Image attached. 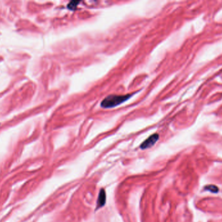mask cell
I'll return each instance as SVG.
<instances>
[{"label":"cell","mask_w":222,"mask_h":222,"mask_svg":"<svg viewBox=\"0 0 222 222\" xmlns=\"http://www.w3.org/2000/svg\"><path fill=\"white\" fill-rule=\"evenodd\" d=\"M133 94H125V95H116L111 94L106 97L101 102V106L103 108H112L120 105L127 100Z\"/></svg>","instance_id":"cell-1"},{"label":"cell","mask_w":222,"mask_h":222,"mask_svg":"<svg viewBox=\"0 0 222 222\" xmlns=\"http://www.w3.org/2000/svg\"><path fill=\"white\" fill-rule=\"evenodd\" d=\"M158 138H159V136H158V134H154L151 135L142 143L140 145V148L141 149H146V148L151 147L158 141Z\"/></svg>","instance_id":"cell-2"},{"label":"cell","mask_w":222,"mask_h":222,"mask_svg":"<svg viewBox=\"0 0 222 222\" xmlns=\"http://www.w3.org/2000/svg\"><path fill=\"white\" fill-rule=\"evenodd\" d=\"M106 203V193L103 189H101L99 193L97 201V209L103 207Z\"/></svg>","instance_id":"cell-3"},{"label":"cell","mask_w":222,"mask_h":222,"mask_svg":"<svg viewBox=\"0 0 222 222\" xmlns=\"http://www.w3.org/2000/svg\"><path fill=\"white\" fill-rule=\"evenodd\" d=\"M78 4H79V1H71L68 5V8L70 10H75Z\"/></svg>","instance_id":"cell-4"},{"label":"cell","mask_w":222,"mask_h":222,"mask_svg":"<svg viewBox=\"0 0 222 222\" xmlns=\"http://www.w3.org/2000/svg\"><path fill=\"white\" fill-rule=\"evenodd\" d=\"M206 189H207L208 191H211V192H213V193H216V192H218V188H217L216 186H215L214 185L209 186L207 187Z\"/></svg>","instance_id":"cell-5"}]
</instances>
